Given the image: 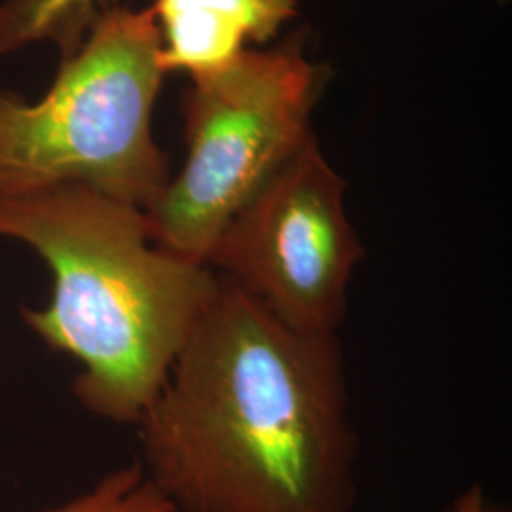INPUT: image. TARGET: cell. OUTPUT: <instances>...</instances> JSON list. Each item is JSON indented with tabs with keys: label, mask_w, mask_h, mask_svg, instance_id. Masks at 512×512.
Here are the masks:
<instances>
[{
	"label": "cell",
	"mask_w": 512,
	"mask_h": 512,
	"mask_svg": "<svg viewBox=\"0 0 512 512\" xmlns=\"http://www.w3.org/2000/svg\"><path fill=\"white\" fill-rule=\"evenodd\" d=\"M137 425L145 475L175 512L357 507L338 334L291 329L220 275Z\"/></svg>",
	"instance_id": "6da1fadb"
},
{
	"label": "cell",
	"mask_w": 512,
	"mask_h": 512,
	"mask_svg": "<svg viewBox=\"0 0 512 512\" xmlns=\"http://www.w3.org/2000/svg\"><path fill=\"white\" fill-rule=\"evenodd\" d=\"M0 238L27 245L52 270L50 304L25 321L82 365L76 399L101 418L137 425L219 275L156 245L141 207L86 186L0 198Z\"/></svg>",
	"instance_id": "7a4b0ae2"
},
{
	"label": "cell",
	"mask_w": 512,
	"mask_h": 512,
	"mask_svg": "<svg viewBox=\"0 0 512 512\" xmlns=\"http://www.w3.org/2000/svg\"><path fill=\"white\" fill-rule=\"evenodd\" d=\"M160 48L150 8L107 6L38 101L0 90V198L86 186L145 209L169 181L152 137Z\"/></svg>",
	"instance_id": "3957f363"
},
{
	"label": "cell",
	"mask_w": 512,
	"mask_h": 512,
	"mask_svg": "<svg viewBox=\"0 0 512 512\" xmlns=\"http://www.w3.org/2000/svg\"><path fill=\"white\" fill-rule=\"evenodd\" d=\"M327 78L296 37L272 50H245L192 78L186 162L143 209L152 241L207 266L228 222L310 137L311 110Z\"/></svg>",
	"instance_id": "277c9868"
},
{
	"label": "cell",
	"mask_w": 512,
	"mask_h": 512,
	"mask_svg": "<svg viewBox=\"0 0 512 512\" xmlns=\"http://www.w3.org/2000/svg\"><path fill=\"white\" fill-rule=\"evenodd\" d=\"M344 194V179L311 133L228 222L207 266L283 325L338 334L365 256Z\"/></svg>",
	"instance_id": "5b68a950"
},
{
	"label": "cell",
	"mask_w": 512,
	"mask_h": 512,
	"mask_svg": "<svg viewBox=\"0 0 512 512\" xmlns=\"http://www.w3.org/2000/svg\"><path fill=\"white\" fill-rule=\"evenodd\" d=\"M164 73L190 78L224 67L245 44H266L296 16V0H154Z\"/></svg>",
	"instance_id": "8992f818"
},
{
	"label": "cell",
	"mask_w": 512,
	"mask_h": 512,
	"mask_svg": "<svg viewBox=\"0 0 512 512\" xmlns=\"http://www.w3.org/2000/svg\"><path fill=\"white\" fill-rule=\"evenodd\" d=\"M107 0H0V55L40 42H54L69 54Z\"/></svg>",
	"instance_id": "52a82bcc"
},
{
	"label": "cell",
	"mask_w": 512,
	"mask_h": 512,
	"mask_svg": "<svg viewBox=\"0 0 512 512\" xmlns=\"http://www.w3.org/2000/svg\"><path fill=\"white\" fill-rule=\"evenodd\" d=\"M44 512H175V509L148 480L143 465L133 463L105 476L92 492Z\"/></svg>",
	"instance_id": "ba28073f"
},
{
	"label": "cell",
	"mask_w": 512,
	"mask_h": 512,
	"mask_svg": "<svg viewBox=\"0 0 512 512\" xmlns=\"http://www.w3.org/2000/svg\"><path fill=\"white\" fill-rule=\"evenodd\" d=\"M499 2H507V0H499Z\"/></svg>",
	"instance_id": "9c48e42d"
}]
</instances>
